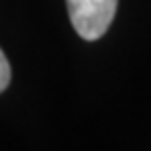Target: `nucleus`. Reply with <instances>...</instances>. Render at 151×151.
I'll use <instances>...</instances> for the list:
<instances>
[{"mask_svg": "<svg viewBox=\"0 0 151 151\" xmlns=\"http://www.w3.org/2000/svg\"><path fill=\"white\" fill-rule=\"evenodd\" d=\"M118 0H67L73 29L84 40L101 38L113 21Z\"/></svg>", "mask_w": 151, "mask_h": 151, "instance_id": "f257e3e1", "label": "nucleus"}, {"mask_svg": "<svg viewBox=\"0 0 151 151\" xmlns=\"http://www.w3.org/2000/svg\"><path fill=\"white\" fill-rule=\"evenodd\" d=\"M9 82H11V65L6 61L2 48H0V92L9 86Z\"/></svg>", "mask_w": 151, "mask_h": 151, "instance_id": "f03ea898", "label": "nucleus"}]
</instances>
